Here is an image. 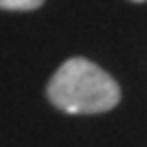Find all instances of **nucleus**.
Instances as JSON below:
<instances>
[{"label":"nucleus","instance_id":"obj_1","mask_svg":"<svg viewBox=\"0 0 147 147\" xmlns=\"http://www.w3.org/2000/svg\"><path fill=\"white\" fill-rule=\"evenodd\" d=\"M49 103L65 115H103L121 100L117 80L84 56H72L59 65L47 82Z\"/></svg>","mask_w":147,"mask_h":147},{"label":"nucleus","instance_id":"obj_3","mask_svg":"<svg viewBox=\"0 0 147 147\" xmlns=\"http://www.w3.org/2000/svg\"><path fill=\"white\" fill-rule=\"evenodd\" d=\"M131 3H145V0H131Z\"/></svg>","mask_w":147,"mask_h":147},{"label":"nucleus","instance_id":"obj_2","mask_svg":"<svg viewBox=\"0 0 147 147\" xmlns=\"http://www.w3.org/2000/svg\"><path fill=\"white\" fill-rule=\"evenodd\" d=\"M45 5V0H0V9L7 12H33L40 9Z\"/></svg>","mask_w":147,"mask_h":147}]
</instances>
